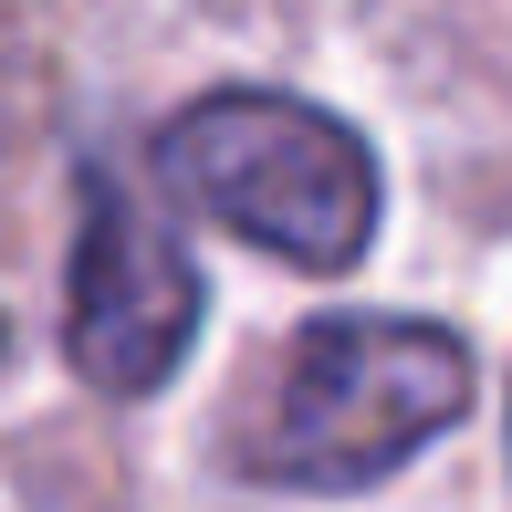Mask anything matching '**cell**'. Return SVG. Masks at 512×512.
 <instances>
[{"label": "cell", "mask_w": 512, "mask_h": 512, "mask_svg": "<svg viewBox=\"0 0 512 512\" xmlns=\"http://www.w3.org/2000/svg\"><path fill=\"white\" fill-rule=\"evenodd\" d=\"M471 408V345L418 314H324L283 345L241 471L272 492H366Z\"/></svg>", "instance_id": "obj_1"}, {"label": "cell", "mask_w": 512, "mask_h": 512, "mask_svg": "<svg viewBox=\"0 0 512 512\" xmlns=\"http://www.w3.org/2000/svg\"><path fill=\"white\" fill-rule=\"evenodd\" d=\"M157 178L199 220L241 230L251 251H272L293 272H345L377 241V157L345 115L304 95L230 84V95L178 105L157 126Z\"/></svg>", "instance_id": "obj_2"}, {"label": "cell", "mask_w": 512, "mask_h": 512, "mask_svg": "<svg viewBox=\"0 0 512 512\" xmlns=\"http://www.w3.org/2000/svg\"><path fill=\"white\" fill-rule=\"evenodd\" d=\"M199 262L178 230L136 199V178L84 168V220H74V272H63V356L105 398H157L199 335Z\"/></svg>", "instance_id": "obj_3"}, {"label": "cell", "mask_w": 512, "mask_h": 512, "mask_svg": "<svg viewBox=\"0 0 512 512\" xmlns=\"http://www.w3.org/2000/svg\"><path fill=\"white\" fill-rule=\"evenodd\" d=\"M0 345H11V324H0Z\"/></svg>", "instance_id": "obj_4"}]
</instances>
